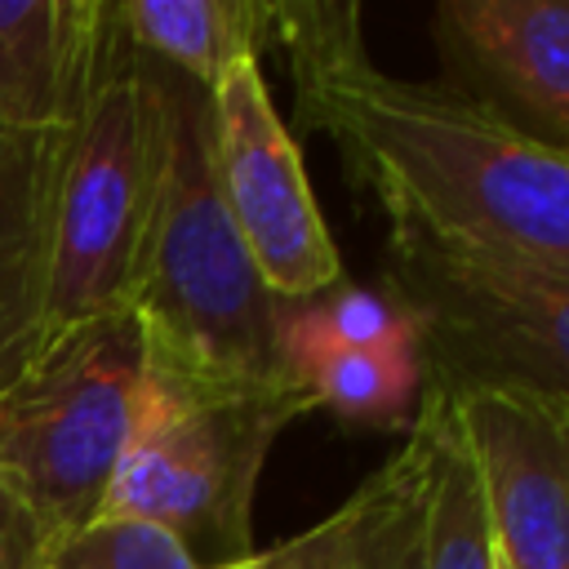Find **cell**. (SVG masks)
I'll return each instance as SVG.
<instances>
[{
    "mask_svg": "<svg viewBox=\"0 0 569 569\" xmlns=\"http://www.w3.org/2000/svg\"><path fill=\"white\" fill-rule=\"evenodd\" d=\"M449 396L498 560L507 569H569V409L511 387H458Z\"/></svg>",
    "mask_w": 569,
    "mask_h": 569,
    "instance_id": "cell-8",
    "label": "cell"
},
{
    "mask_svg": "<svg viewBox=\"0 0 569 569\" xmlns=\"http://www.w3.org/2000/svg\"><path fill=\"white\" fill-rule=\"evenodd\" d=\"M160 164V98L151 58L116 18L89 98L67 129L53 196V284L49 333L89 316L129 311L138 244L147 231Z\"/></svg>",
    "mask_w": 569,
    "mask_h": 569,
    "instance_id": "cell-5",
    "label": "cell"
},
{
    "mask_svg": "<svg viewBox=\"0 0 569 569\" xmlns=\"http://www.w3.org/2000/svg\"><path fill=\"white\" fill-rule=\"evenodd\" d=\"M151 71L160 164L129 284L147 351L213 378H289L276 356L284 302L262 284L218 187L209 89L160 62Z\"/></svg>",
    "mask_w": 569,
    "mask_h": 569,
    "instance_id": "cell-2",
    "label": "cell"
},
{
    "mask_svg": "<svg viewBox=\"0 0 569 569\" xmlns=\"http://www.w3.org/2000/svg\"><path fill=\"white\" fill-rule=\"evenodd\" d=\"M382 293L436 387H511L569 409V280L387 227Z\"/></svg>",
    "mask_w": 569,
    "mask_h": 569,
    "instance_id": "cell-6",
    "label": "cell"
},
{
    "mask_svg": "<svg viewBox=\"0 0 569 569\" xmlns=\"http://www.w3.org/2000/svg\"><path fill=\"white\" fill-rule=\"evenodd\" d=\"M53 538L27 498L0 476V569H40Z\"/></svg>",
    "mask_w": 569,
    "mask_h": 569,
    "instance_id": "cell-18",
    "label": "cell"
},
{
    "mask_svg": "<svg viewBox=\"0 0 569 569\" xmlns=\"http://www.w3.org/2000/svg\"><path fill=\"white\" fill-rule=\"evenodd\" d=\"M40 569H204L169 529L138 516H93L58 538Z\"/></svg>",
    "mask_w": 569,
    "mask_h": 569,
    "instance_id": "cell-17",
    "label": "cell"
},
{
    "mask_svg": "<svg viewBox=\"0 0 569 569\" xmlns=\"http://www.w3.org/2000/svg\"><path fill=\"white\" fill-rule=\"evenodd\" d=\"M111 22V0H0V129L76 124Z\"/></svg>",
    "mask_w": 569,
    "mask_h": 569,
    "instance_id": "cell-11",
    "label": "cell"
},
{
    "mask_svg": "<svg viewBox=\"0 0 569 569\" xmlns=\"http://www.w3.org/2000/svg\"><path fill=\"white\" fill-rule=\"evenodd\" d=\"M138 53L213 89L236 62L262 58L276 36V0H116Z\"/></svg>",
    "mask_w": 569,
    "mask_h": 569,
    "instance_id": "cell-12",
    "label": "cell"
},
{
    "mask_svg": "<svg viewBox=\"0 0 569 569\" xmlns=\"http://www.w3.org/2000/svg\"><path fill=\"white\" fill-rule=\"evenodd\" d=\"M422 511L427 445L409 427L405 445L338 507L342 569H422Z\"/></svg>",
    "mask_w": 569,
    "mask_h": 569,
    "instance_id": "cell-15",
    "label": "cell"
},
{
    "mask_svg": "<svg viewBox=\"0 0 569 569\" xmlns=\"http://www.w3.org/2000/svg\"><path fill=\"white\" fill-rule=\"evenodd\" d=\"M213 169L227 213L280 302H307L342 284L338 244L320 218L302 151L284 129L258 58L236 62L213 89Z\"/></svg>",
    "mask_w": 569,
    "mask_h": 569,
    "instance_id": "cell-7",
    "label": "cell"
},
{
    "mask_svg": "<svg viewBox=\"0 0 569 569\" xmlns=\"http://www.w3.org/2000/svg\"><path fill=\"white\" fill-rule=\"evenodd\" d=\"M271 44L289 58L298 120L338 147L387 227L569 280V151L440 80L378 71L356 4L276 0Z\"/></svg>",
    "mask_w": 569,
    "mask_h": 569,
    "instance_id": "cell-1",
    "label": "cell"
},
{
    "mask_svg": "<svg viewBox=\"0 0 569 569\" xmlns=\"http://www.w3.org/2000/svg\"><path fill=\"white\" fill-rule=\"evenodd\" d=\"M62 133L0 129V391L49 338L53 284V196Z\"/></svg>",
    "mask_w": 569,
    "mask_h": 569,
    "instance_id": "cell-10",
    "label": "cell"
},
{
    "mask_svg": "<svg viewBox=\"0 0 569 569\" xmlns=\"http://www.w3.org/2000/svg\"><path fill=\"white\" fill-rule=\"evenodd\" d=\"M440 84L569 151V0H440Z\"/></svg>",
    "mask_w": 569,
    "mask_h": 569,
    "instance_id": "cell-9",
    "label": "cell"
},
{
    "mask_svg": "<svg viewBox=\"0 0 569 569\" xmlns=\"http://www.w3.org/2000/svg\"><path fill=\"white\" fill-rule=\"evenodd\" d=\"M293 347H356V351H400L418 347L409 316L382 289L338 284L307 302H284L276 356Z\"/></svg>",
    "mask_w": 569,
    "mask_h": 569,
    "instance_id": "cell-16",
    "label": "cell"
},
{
    "mask_svg": "<svg viewBox=\"0 0 569 569\" xmlns=\"http://www.w3.org/2000/svg\"><path fill=\"white\" fill-rule=\"evenodd\" d=\"M427 445V511H422V569H498L480 476L458 427L453 396L422 382L409 422Z\"/></svg>",
    "mask_w": 569,
    "mask_h": 569,
    "instance_id": "cell-13",
    "label": "cell"
},
{
    "mask_svg": "<svg viewBox=\"0 0 569 569\" xmlns=\"http://www.w3.org/2000/svg\"><path fill=\"white\" fill-rule=\"evenodd\" d=\"M311 400L289 378H213L147 351L133 431L98 516L169 529L204 569L253 556V493L271 445Z\"/></svg>",
    "mask_w": 569,
    "mask_h": 569,
    "instance_id": "cell-3",
    "label": "cell"
},
{
    "mask_svg": "<svg viewBox=\"0 0 569 569\" xmlns=\"http://www.w3.org/2000/svg\"><path fill=\"white\" fill-rule=\"evenodd\" d=\"M142 369L138 316L107 311L53 329L0 391V476L53 542L102 511L133 431Z\"/></svg>",
    "mask_w": 569,
    "mask_h": 569,
    "instance_id": "cell-4",
    "label": "cell"
},
{
    "mask_svg": "<svg viewBox=\"0 0 569 569\" xmlns=\"http://www.w3.org/2000/svg\"><path fill=\"white\" fill-rule=\"evenodd\" d=\"M498 569H507V565H502V560H498Z\"/></svg>",
    "mask_w": 569,
    "mask_h": 569,
    "instance_id": "cell-19",
    "label": "cell"
},
{
    "mask_svg": "<svg viewBox=\"0 0 569 569\" xmlns=\"http://www.w3.org/2000/svg\"><path fill=\"white\" fill-rule=\"evenodd\" d=\"M280 369L307 391L311 409H329L347 422H413L422 400V356L400 351H356V347H293L280 351Z\"/></svg>",
    "mask_w": 569,
    "mask_h": 569,
    "instance_id": "cell-14",
    "label": "cell"
}]
</instances>
